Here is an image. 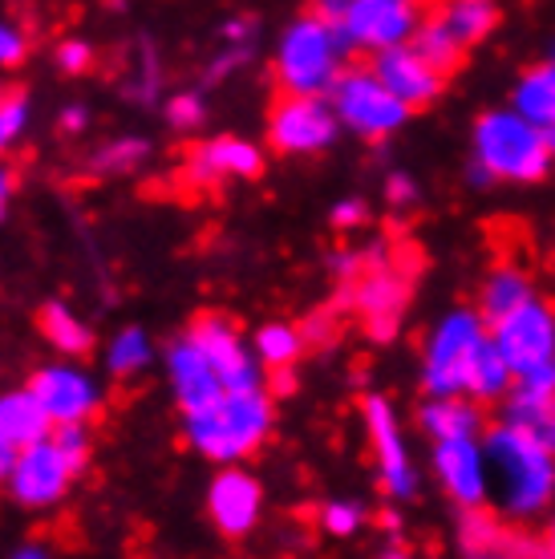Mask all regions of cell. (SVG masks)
I'll return each mask as SVG.
<instances>
[{
	"label": "cell",
	"instance_id": "obj_36",
	"mask_svg": "<svg viewBox=\"0 0 555 559\" xmlns=\"http://www.w3.org/2000/svg\"><path fill=\"white\" fill-rule=\"evenodd\" d=\"M57 66L66 73H82L90 66V45L85 41H61L57 45Z\"/></svg>",
	"mask_w": 555,
	"mask_h": 559
},
{
	"label": "cell",
	"instance_id": "obj_26",
	"mask_svg": "<svg viewBox=\"0 0 555 559\" xmlns=\"http://www.w3.org/2000/svg\"><path fill=\"white\" fill-rule=\"evenodd\" d=\"M42 329H45V341H49L57 353H70V357H78V353H85L90 345H94L90 329H85L66 305H45Z\"/></svg>",
	"mask_w": 555,
	"mask_h": 559
},
{
	"label": "cell",
	"instance_id": "obj_24",
	"mask_svg": "<svg viewBox=\"0 0 555 559\" xmlns=\"http://www.w3.org/2000/svg\"><path fill=\"white\" fill-rule=\"evenodd\" d=\"M0 430L25 450V447H33V442H45V438H49L54 418L45 414V406L37 402V393L16 390V393H4V397H0Z\"/></svg>",
	"mask_w": 555,
	"mask_h": 559
},
{
	"label": "cell",
	"instance_id": "obj_42",
	"mask_svg": "<svg viewBox=\"0 0 555 559\" xmlns=\"http://www.w3.org/2000/svg\"><path fill=\"white\" fill-rule=\"evenodd\" d=\"M16 191V175L9 167H0V215L9 211V199H13Z\"/></svg>",
	"mask_w": 555,
	"mask_h": 559
},
{
	"label": "cell",
	"instance_id": "obj_3",
	"mask_svg": "<svg viewBox=\"0 0 555 559\" xmlns=\"http://www.w3.org/2000/svg\"><path fill=\"white\" fill-rule=\"evenodd\" d=\"M272 430V397L260 390H227L211 406L187 414L191 447L211 462H239Z\"/></svg>",
	"mask_w": 555,
	"mask_h": 559
},
{
	"label": "cell",
	"instance_id": "obj_13",
	"mask_svg": "<svg viewBox=\"0 0 555 559\" xmlns=\"http://www.w3.org/2000/svg\"><path fill=\"white\" fill-rule=\"evenodd\" d=\"M203 349L211 369L220 373L223 390H260V357L239 341L236 324H227L223 317H199L187 333Z\"/></svg>",
	"mask_w": 555,
	"mask_h": 559
},
{
	"label": "cell",
	"instance_id": "obj_47",
	"mask_svg": "<svg viewBox=\"0 0 555 559\" xmlns=\"http://www.w3.org/2000/svg\"><path fill=\"white\" fill-rule=\"evenodd\" d=\"M417 4H422V0H417Z\"/></svg>",
	"mask_w": 555,
	"mask_h": 559
},
{
	"label": "cell",
	"instance_id": "obj_27",
	"mask_svg": "<svg viewBox=\"0 0 555 559\" xmlns=\"http://www.w3.org/2000/svg\"><path fill=\"white\" fill-rule=\"evenodd\" d=\"M410 45H414L417 53L426 57L430 66H438L442 73L459 70L462 53H467V49H462V45L454 41V37H450V28H446L442 21H438V16H426V21H422V28L414 33V41H410Z\"/></svg>",
	"mask_w": 555,
	"mask_h": 559
},
{
	"label": "cell",
	"instance_id": "obj_11",
	"mask_svg": "<svg viewBox=\"0 0 555 559\" xmlns=\"http://www.w3.org/2000/svg\"><path fill=\"white\" fill-rule=\"evenodd\" d=\"M430 462H434V478L450 495V503L462 507V511L486 507V495H491V462H486L483 438L434 442Z\"/></svg>",
	"mask_w": 555,
	"mask_h": 559
},
{
	"label": "cell",
	"instance_id": "obj_2",
	"mask_svg": "<svg viewBox=\"0 0 555 559\" xmlns=\"http://www.w3.org/2000/svg\"><path fill=\"white\" fill-rule=\"evenodd\" d=\"M491 462V490L511 519H540L555 499V454L499 421L483 433Z\"/></svg>",
	"mask_w": 555,
	"mask_h": 559
},
{
	"label": "cell",
	"instance_id": "obj_45",
	"mask_svg": "<svg viewBox=\"0 0 555 559\" xmlns=\"http://www.w3.org/2000/svg\"><path fill=\"white\" fill-rule=\"evenodd\" d=\"M13 559H49V551L45 547H21V551H13Z\"/></svg>",
	"mask_w": 555,
	"mask_h": 559
},
{
	"label": "cell",
	"instance_id": "obj_4",
	"mask_svg": "<svg viewBox=\"0 0 555 559\" xmlns=\"http://www.w3.org/2000/svg\"><path fill=\"white\" fill-rule=\"evenodd\" d=\"M353 53L341 28L320 21L317 13L296 16L276 45V78L284 94H308V98H329L336 78L349 70L345 57Z\"/></svg>",
	"mask_w": 555,
	"mask_h": 559
},
{
	"label": "cell",
	"instance_id": "obj_17",
	"mask_svg": "<svg viewBox=\"0 0 555 559\" xmlns=\"http://www.w3.org/2000/svg\"><path fill=\"white\" fill-rule=\"evenodd\" d=\"M353 305L362 312V321L369 324V333L393 336V329H398L405 312V280L389 264L362 267L357 288H353Z\"/></svg>",
	"mask_w": 555,
	"mask_h": 559
},
{
	"label": "cell",
	"instance_id": "obj_5",
	"mask_svg": "<svg viewBox=\"0 0 555 559\" xmlns=\"http://www.w3.org/2000/svg\"><path fill=\"white\" fill-rule=\"evenodd\" d=\"M491 345V321L479 308H450L422 349V390L430 397H467L471 373Z\"/></svg>",
	"mask_w": 555,
	"mask_h": 559
},
{
	"label": "cell",
	"instance_id": "obj_44",
	"mask_svg": "<svg viewBox=\"0 0 555 559\" xmlns=\"http://www.w3.org/2000/svg\"><path fill=\"white\" fill-rule=\"evenodd\" d=\"M543 559H555V519L547 523V532H543Z\"/></svg>",
	"mask_w": 555,
	"mask_h": 559
},
{
	"label": "cell",
	"instance_id": "obj_28",
	"mask_svg": "<svg viewBox=\"0 0 555 559\" xmlns=\"http://www.w3.org/2000/svg\"><path fill=\"white\" fill-rule=\"evenodd\" d=\"M300 349H305V336H300V329H292V324H264L256 333V357L268 369H288L300 357Z\"/></svg>",
	"mask_w": 555,
	"mask_h": 559
},
{
	"label": "cell",
	"instance_id": "obj_10",
	"mask_svg": "<svg viewBox=\"0 0 555 559\" xmlns=\"http://www.w3.org/2000/svg\"><path fill=\"white\" fill-rule=\"evenodd\" d=\"M341 118L329 98H308V94H284L272 118H268V139L280 154H317L333 146Z\"/></svg>",
	"mask_w": 555,
	"mask_h": 559
},
{
	"label": "cell",
	"instance_id": "obj_32",
	"mask_svg": "<svg viewBox=\"0 0 555 559\" xmlns=\"http://www.w3.org/2000/svg\"><path fill=\"white\" fill-rule=\"evenodd\" d=\"M320 523H324V532L329 535H353V532H362L365 511H362V503L336 499V503H329L324 511H320Z\"/></svg>",
	"mask_w": 555,
	"mask_h": 559
},
{
	"label": "cell",
	"instance_id": "obj_34",
	"mask_svg": "<svg viewBox=\"0 0 555 559\" xmlns=\"http://www.w3.org/2000/svg\"><path fill=\"white\" fill-rule=\"evenodd\" d=\"M167 118H170V127L194 130L199 122H203V102L194 98V94H179V98L167 106Z\"/></svg>",
	"mask_w": 555,
	"mask_h": 559
},
{
	"label": "cell",
	"instance_id": "obj_35",
	"mask_svg": "<svg viewBox=\"0 0 555 559\" xmlns=\"http://www.w3.org/2000/svg\"><path fill=\"white\" fill-rule=\"evenodd\" d=\"M21 57H25V37H21V28L0 21V70H4V66H16Z\"/></svg>",
	"mask_w": 555,
	"mask_h": 559
},
{
	"label": "cell",
	"instance_id": "obj_6",
	"mask_svg": "<svg viewBox=\"0 0 555 559\" xmlns=\"http://www.w3.org/2000/svg\"><path fill=\"white\" fill-rule=\"evenodd\" d=\"M341 127L362 134V139H389L410 122V106H405L393 90L374 73V66H349L336 85L329 90Z\"/></svg>",
	"mask_w": 555,
	"mask_h": 559
},
{
	"label": "cell",
	"instance_id": "obj_21",
	"mask_svg": "<svg viewBox=\"0 0 555 559\" xmlns=\"http://www.w3.org/2000/svg\"><path fill=\"white\" fill-rule=\"evenodd\" d=\"M422 430L434 442H450V438H483V406L474 397H430L422 414Z\"/></svg>",
	"mask_w": 555,
	"mask_h": 559
},
{
	"label": "cell",
	"instance_id": "obj_43",
	"mask_svg": "<svg viewBox=\"0 0 555 559\" xmlns=\"http://www.w3.org/2000/svg\"><path fill=\"white\" fill-rule=\"evenodd\" d=\"M85 127V110L82 106H70V110L61 114V130H82Z\"/></svg>",
	"mask_w": 555,
	"mask_h": 559
},
{
	"label": "cell",
	"instance_id": "obj_7",
	"mask_svg": "<svg viewBox=\"0 0 555 559\" xmlns=\"http://www.w3.org/2000/svg\"><path fill=\"white\" fill-rule=\"evenodd\" d=\"M491 336L511 365L515 381L531 378L535 369L555 361V308L540 296H531L528 305L515 308L511 317L491 324Z\"/></svg>",
	"mask_w": 555,
	"mask_h": 559
},
{
	"label": "cell",
	"instance_id": "obj_23",
	"mask_svg": "<svg viewBox=\"0 0 555 559\" xmlns=\"http://www.w3.org/2000/svg\"><path fill=\"white\" fill-rule=\"evenodd\" d=\"M535 296L531 276L519 264H499L491 276L483 280V293H479V312L495 324L503 317H511L515 308H523Z\"/></svg>",
	"mask_w": 555,
	"mask_h": 559
},
{
	"label": "cell",
	"instance_id": "obj_31",
	"mask_svg": "<svg viewBox=\"0 0 555 559\" xmlns=\"http://www.w3.org/2000/svg\"><path fill=\"white\" fill-rule=\"evenodd\" d=\"M25 127H28V102L21 94L0 98V154L25 134Z\"/></svg>",
	"mask_w": 555,
	"mask_h": 559
},
{
	"label": "cell",
	"instance_id": "obj_9",
	"mask_svg": "<svg viewBox=\"0 0 555 559\" xmlns=\"http://www.w3.org/2000/svg\"><path fill=\"white\" fill-rule=\"evenodd\" d=\"M365 430H369V447H374L377 478L389 499H414L417 495V466L410 454V442L402 433L398 409L389 406L386 397H365Z\"/></svg>",
	"mask_w": 555,
	"mask_h": 559
},
{
	"label": "cell",
	"instance_id": "obj_15",
	"mask_svg": "<svg viewBox=\"0 0 555 559\" xmlns=\"http://www.w3.org/2000/svg\"><path fill=\"white\" fill-rule=\"evenodd\" d=\"M28 390L37 393V402L45 406V414L54 418V426H70V421H85L97 409L102 393H97V381L85 373V369H73V365H49L42 369Z\"/></svg>",
	"mask_w": 555,
	"mask_h": 559
},
{
	"label": "cell",
	"instance_id": "obj_22",
	"mask_svg": "<svg viewBox=\"0 0 555 559\" xmlns=\"http://www.w3.org/2000/svg\"><path fill=\"white\" fill-rule=\"evenodd\" d=\"M511 106L523 118H531L535 127L552 130L555 127V49L543 57L540 66H531L519 82H515Z\"/></svg>",
	"mask_w": 555,
	"mask_h": 559
},
{
	"label": "cell",
	"instance_id": "obj_39",
	"mask_svg": "<svg viewBox=\"0 0 555 559\" xmlns=\"http://www.w3.org/2000/svg\"><path fill=\"white\" fill-rule=\"evenodd\" d=\"M333 224L336 227H357V224H365V203H362V199H345V203H336Z\"/></svg>",
	"mask_w": 555,
	"mask_h": 559
},
{
	"label": "cell",
	"instance_id": "obj_20",
	"mask_svg": "<svg viewBox=\"0 0 555 559\" xmlns=\"http://www.w3.org/2000/svg\"><path fill=\"white\" fill-rule=\"evenodd\" d=\"M499 406H503L499 421H507L511 430H519L523 438L540 442L543 450H552L555 454V393H540V390H528V385H515Z\"/></svg>",
	"mask_w": 555,
	"mask_h": 559
},
{
	"label": "cell",
	"instance_id": "obj_38",
	"mask_svg": "<svg viewBox=\"0 0 555 559\" xmlns=\"http://www.w3.org/2000/svg\"><path fill=\"white\" fill-rule=\"evenodd\" d=\"M244 61H248V45H227V49L211 61L208 78H211V82H220V78H227V73L236 70V66H244Z\"/></svg>",
	"mask_w": 555,
	"mask_h": 559
},
{
	"label": "cell",
	"instance_id": "obj_33",
	"mask_svg": "<svg viewBox=\"0 0 555 559\" xmlns=\"http://www.w3.org/2000/svg\"><path fill=\"white\" fill-rule=\"evenodd\" d=\"M49 438H54L57 447H61V454H66V459H70L73 466H78V471H82V466H85V454H90V442H85L82 421H70V426H57V430L49 433Z\"/></svg>",
	"mask_w": 555,
	"mask_h": 559
},
{
	"label": "cell",
	"instance_id": "obj_40",
	"mask_svg": "<svg viewBox=\"0 0 555 559\" xmlns=\"http://www.w3.org/2000/svg\"><path fill=\"white\" fill-rule=\"evenodd\" d=\"M312 13H317L320 21H329L333 28H341V21H345V13H349V0H312Z\"/></svg>",
	"mask_w": 555,
	"mask_h": 559
},
{
	"label": "cell",
	"instance_id": "obj_14",
	"mask_svg": "<svg viewBox=\"0 0 555 559\" xmlns=\"http://www.w3.org/2000/svg\"><path fill=\"white\" fill-rule=\"evenodd\" d=\"M374 73L410 110H426L430 102H438L446 85V73L438 66H430L414 45H393L386 53H374Z\"/></svg>",
	"mask_w": 555,
	"mask_h": 559
},
{
	"label": "cell",
	"instance_id": "obj_37",
	"mask_svg": "<svg viewBox=\"0 0 555 559\" xmlns=\"http://www.w3.org/2000/svg\"><path fill=\"white\" fill-rule=\"evenodd\" d=\"M386 199L393 207H414L417 203V182L410 175H389L386 179Z\"/></svg>",
	"mask_w": 555,
	"mask_h": 559
},
{
	"label": "cell",
	"instance_id": "obj_29",
	"mask_svg": "<svg viewBox=\"0 0 555 559\" xmlns=\"http://www.w3.org/2000/svg\"><path fill=\"white\" fill-rule=\"evenodd\" d=\"M110 369L114 373H139L142 365L151 361V341L142 329H122V333L110 341Z\"/></svg>",
	"mask_w": 555,
	"mask_h": 559
},
{
	"label": "cell",
	"instance_id": "obj_1",
	"mask_svg": "<svg viewBox=\"0 0 555 559\" xmlns=\"http://www.w3.org/2000/svg\"><path fill=\"white\" fill-rule=\"evenodd\" d=\"M552 167L547 130L503 106L486 110L471 134V179L474 182H540Z\"/></svg>",
	"mask_w": 555,
	"mask_h": 559
},
{
	"label": "cell",
	"instance_id": "obj_25",
	"mask_svg": "<svg viewBox=\"0 0 555 559\" xmlns=\"http://www.w3.org/2000/svg\"><path fill=\"white\" fill-rule=\"evenodd\" d=\"M434 16L450 28V37L462 49H471V45L486 41L495 33V25H499V0H442V9Z\"/></svg>",
	"mask_w": 555,
	"mask_h": 559
},
{
	"label": "cell",
	"instance_id": "obj_16",
	"mask_svg": "<svg viewBox=\"0 0 555 559\" xmlns=\"http://www.w3.org/2000/svg\"><path fill=\"white\" fill-rule=\"evenodd\" d=\"M260 507H264V490H260V483L248 471L227 466V471H220V475L211 478L208 511L223 535H232V539L248 535L256 527V519H260Z\"/></svg>",
	"mask_w": 555,
	"mask_h": 559
},
{
	"label": "cell",
	"instance_id": "obj_41",
	"mask_svg": "<svg viewBox=\"0 0 555 559\" xmlns=\"http://www.w3.org/2000/svg\"><path fill=\"white\" fill-rule=\"evenodd\" d=\"M16 454H21V447H16L9 433L0 430V478H9L13 475V462H16Z\"/></svg>",
	"mask_w": 555,
	"mask_h": 559
},
{
	"label": "cell",
	"instance_id": "obj_30",
	"mask_svg": "<svg viewBox=\"0 0 555 559\" xmlns=\"http://www.w3.org/2000/svg\"><path fill=\"white\" fill-rule=\"evenodd\" d=\"M146 158V142L142 139H118L110 142V146H102V151L94 154V167L97 170H130L134 163H142Z\"/></svg>",
	"mask_w": 555,
	"mask_h": 559
},
{
	"label": "cell",
	"instance_id": "obj_18",
	"mask_svg": "<svg viewBox=\"0 0 555 559\" xmlns=\"http://www.w3.org/2000/svg\"><path fill=\"white\" fill-rule=\"evenodd\" d=\"M167 373H170V390L179 397L182 414H194V409L211 406L215 397H223V381L220 373L211 369V361L203 357V349L194 345L191 336L175 341L167 353Z\"/></svg>",
	"mask_w": 555,
	"mask_h": 559
},
{
	"label": "cell",
	"instance_id": "obj_46",
	"mask_svg": "<svg viewBox=\"0 0 555 559\" xmlns=\"http://www.w3.org/2000/svg\"><path fill=\"white\" fill-rule=\"evenodd\" d=\"M547 142H552V158H555V127L547 130Z\"/></svg>",
	"mask_w": 555,
	"mask_h": 559
},
{
	"label": "cell",
	"instance_id": "obj_19",
	"mask_svg": "<svg viewBox=\"0 0 555 559\" xmlns=\"http://www.w3.org/2000/svg\"><path fill=\"white\" fill-rule=\"evenodd\" d=\"M264 167L260 146L244 139H215L191 154V179L194 182H215V179H251Z\"/></svg>",
	"mask_w": 555,
	"mask_h": 559
},
{
	"label": "cell",
	"instance_id": "obj_8",
	"mask_svg": "<svg viewBox=\"0 0 555 559\" xmlns=\"http://www.w3.org/2000/svg\"><path fill=\"white\" fill-rule=\"evenodd\" d=\"M422 4L417 0H349V13L341 21V37L349 49L386 53L393 45H410L422 28Z\"/></svg>",
	"mask_w": 555,
	"mask_h": 559
},
{
	"label": "cell",
	"instance_id": "obj_12",
	"mask_svg": "<svg viewBox=\"0 0 555 559\" xmlns=\"http://www.w3.org/2000/svg\"><path fill=\"white\" fill-rule=\"evenodd\" d=\"M73 475H78V466L61 454V447H57L54 438H45V442H33V447H25L16 454L9 487H13L16 503L49 507L66 495Z\"/></svg>",
	"mask_w": 555,
	"mask_h": 559
}]
</instances>
